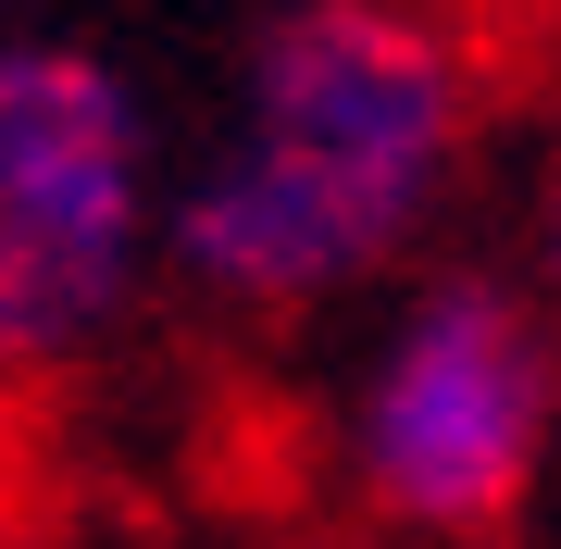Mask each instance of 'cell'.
I'll return each instance as SVG.
<instances>
[{"label": "cell", "instance_id": "cell-1", "mask_svg": "<svg viewBox=\"0 0 561 549\" xmlns=\"http://www.w3.org/2000/svg\"><path fill=\"white\" fill-rule=\"evenodd\" d=\"M474 150V50L412 0H300L250 50L162 250L225 312H312L437 225Z\"/></svg>", "mask_w": 561, "mask_h": 549}, {"label": "cell", "instance_id": "cell-2", "mask_svg": "<svg viewBox=\"0 0 561 549\" xmlns=\"http://www.w3.org/2000/svg\"><path fill=\"white\" fill-rule=\"evenodd\" d=\"M162 238L150 113L101 50L0 38V375L88 363Z\"/></svg>", "mask_w": 561, "mask_h": 549}, {"label": "cell", "instance_id": "cell-3", "mask_svg": "<svg viewBox=\"0 0 561 549\" xmlns=\"http://www.w3.org/2000/svg\"><path fill=\"white\" fill-rule=\"evenodd\" d=\"M561 425V338L500 275H437L350 387V488L412 537H500Z\"/></svg>", "mask_w": 561, "mask_h": 549}, {"label": "cell", "instance_id": "cell-4", "mask_svg": "<svg viewBox=\"0 0 561 549\" xmlns=\"http://www.w3.org/2000/svg\"><path fill=\"white\" fill-rule=\"evenodd\" d=\"M549 287H561V187H549Z\"/></svg>", "mask_w": 561, "mask_h": 549}]
</instances>
